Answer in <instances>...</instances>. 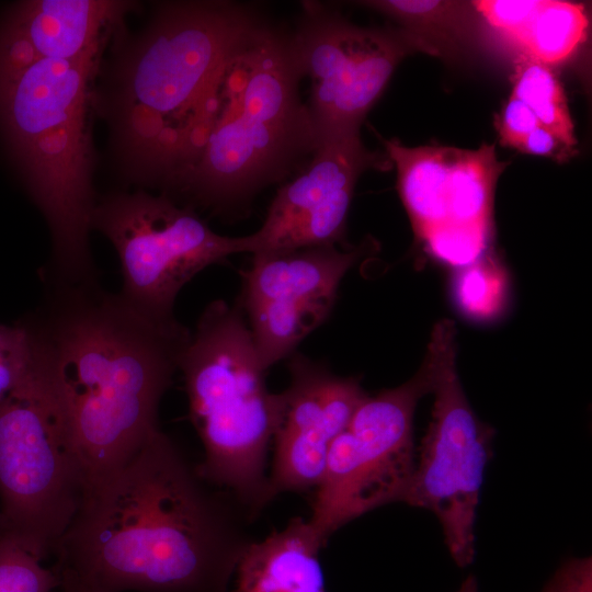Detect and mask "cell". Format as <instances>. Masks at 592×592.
<instances>
[{"label": "cell", "mask_w": 592, "mask_h": 592, "mask_svg": "<svg viewBox=\"0 0 592 592\" xmlns=\"http://www.w3.org/2000/svg\"><path fill=\"white\" fill-rule=\"evenodd\" d=\"M210 487L158 429L87 489L54 551L60 584L87 592H227L252 540L246 512Z\"/></svg>", "instance_id": "cell-1"}, {"label": "cell", "mask_w": 592, "mask_h": 592, "mask_svg": "<svg viewBox=\"0 0 592 592\" xmlns=\"http://www.w3.org/2000/svg\"><path fill=\"white\" fill-rule=\"evenodd\" d=\"M31 371L60 418L86 491L123 466L159 429L160 400L191 332L153 321L98 281L47 284L22 321Z\"/></svg>", "instance_id": "cell-2"}, {"label": "cell", "mask_w": 592, "mask_h": 592, "mask_svg": "<svg viewBox=\"0 0 592 592\" xmlns=\"http://www.w3.org/2000/svg\"><path fill=\"white\" fill-rule=\"evenodd\" d=\"M261 24L235 2H162L144 31L114 45L93 107L127 180L173 191L203 149L230 60Z\"/></svg>", "instance_id": "cell-3"}, {"label": "cell", "mask_w": 592, "mask_h": 592, "mask_svg": "<svg viewBox=\"0 0 592 592\" xmlns=\"http://www.w3.org/2000/svg\"><path fill=\"white\" fill-rule=\"evenodd\" d=\"M101 55L39 57L22 70L0 71V129L50 231L46 283L96 281L89 246L96 204L90 114Z\"/></svg>", "instance_id": "cell-4"}, {"label": "cell", "mask_w": 592, "mask_h": 592, "mask_svg": "<svg viewBox=\"0 0 592 592\" xmlns=\"http://www.w3.org/2000/svg\"><path fill=\"white\" fill-rule=\"evenodd\" d=\"M288 36L257 27L230 60L203 149L174 192L226 214L283 179L318 146Z\"/></svg>", "instance_id": "cell-5"}, {"label": "cell", "mask_w": 592, "mask_h": 592, "mask_svg": "<svg viewBox=\"0 0 592 592\" xmlns=\"http://www.w3.org/2000/svg\"><path fill=\"white\" fill-rule=\"evenodd\" d=\"M191 421L202 441L198 475L255 516L274 498L265 475L281 398L265 371L239 304L210 301L180 357Z\"/></svg>", "instance_id": "cell-6"}, {"label": "cell", "mask_w": 592, "mask_h": 592, "mask_svg": "<svg viewBox=\"0 0 592 592\" xmlns=\"http://www.w3.org/2000/svg\"><path fill=\"white\" fill-rule=\"evenodd\" d=\"M84 493L78 457L49 395L30 369L0 400L2 535L41 560L54 555Z\"/></svg>", "instance_id": "cell-7"}, {"label": "cell", "mask_w": 592, "mask_h": 592, "mask_svg": "<svg viewBox=\"0 0 592 592\" xmlns=\"http://www.w3.org/2000/svg\"><path fill=\"white\" fill-rule=\"evenodd\" d=\"M455 335L448 319L439 321L431 333L424 360L431 369L434 403L401 502L436 516L449 555L465 568L475 558L476 515L494 430L467 400L456 367Z\"/></svg>", "instance_id": "cell-8"}, {"label": "cell", "mask_w": 592, "mask_h": 592, "mask_svg": "<svg viewBox=\"0 0 592 592\" xmlns=\"http://www.w3.org/2000/svg\"><path fill=\"white\" fill-rule=\"evenodd\" d=\"M91 229L104 235L117 252L121 297L159 322L177 319L175 298L198 272L244 252L243 237L219 235L193 208L143 190L103 197L92 212Z\"/></svg>", "instance_id": "cell-9"}, {"label": "cell", "mask_w": 592, "mask_h": 592, "mask_svg": "<svg viewBox=\"0 0 592 592\" xmlns=\"http://www.w3.org/2000/svg\"><path fill=\"white\" fill-rule=\"evenodd\" d=\"M431 391L432 375L423 361L406 383L367 395L333 440L307 520L325 545L354 519L402 501L415 465L414 410Z\"/></svg>", "instance_id": "cell-10"}, {"label": "cell", "mask_w": 592, "mask_h": 592, "mask_svg": "<svg viewBox=\"0 0 592 592\" xmlns=\"http://www.w3.org/2000/svg\"><path fill=\"white\" fill-rule=\"evenodd\" d=\"M294 64L310 81L307 104L318 144L360 132L400 60L415 47L400 30L356 26L317 2H305L288 36Z\"/></svg>", "instance_id": "cell-11"}, {"label": "cell", "mask_w": 592, "mask_h": 592, "mask_svg": "<svg viewBox=\"0 0 592 592\" xmlns=\"http://www.w3.org/2000/svg\"><path fill=\"white\" fill-rule=\"evenodd\" d=\"M369 250L363 242L252 254L250 266L240 271L238 304L264 369L292 355L325 322L342 278Z\"/></svg>", "instance_id": "cell-12"}, {"label": "cell", "mask_w": 592, "mask_h": 592, "mask_svg": "<svg viewBox=\"0 0 592 592\" xmlns=\"http://www.w3.org/2000/svg\"><path fill=\"white\" fill-rule=\"evenodd\" d=\"M391 162L365 147L360 132L321 140L310 160L272 200L262 226L243 236L244 252H281L344 246L354 187L367 170Z\"/></svg>", "instance_id": "cell-13"}, {"label": "cell", "mask_w": 592, "mask_h": 592, "mask_svg": "<svg viewBox=\"0 0 592 592\" xmlns=\"http://www.w3.org/2000/svg\"><path fill=\"white\" fill-rule=\"evenodd\" d=\"M288 357L291 384L280 394L269 477L274 497L319 486L331 443L367 396L357 377L338 376L300 353Z\"/></svg>", "instance_id": "cell-14"}, {"label": "cell", "mask_w": 592, "mask_h": 592, "mask_svg": "<svg viewBox=\"0 0 592 592\" xmlns=\"http://www.w3.org/2000/svg\"><path fill=\"white\" fill-rule=\"evenodd\" d=\"M135 2L110 0L22 1L8 14L38 57L75 60L102 53Z\"/></svg>", "instance_id": "cell-15"}, {"label": "cell", "mask_w": 592, "mask_h": 592, "mask_svg": "<svg viewBox=\"0 0 592 592\" xmlns=\"http://www.w3.org/2000/svg\"><path fill=\"white\" fill-rule=\"evenodd\" d=\"M325 546L307 520L252 542L236 568L234 592H326L319 551Z\"/></svg>", "instance_id": "cell-16"}, {"label": "cell", "mask_w": 592, "mask_h": 592, "mask_svg": "<svg viewBox=\"0 0 592 592\" xmlns=\"http://www.w3.org/2000/svg\"><path fill=\"white\" fill-rule=\"evenodd\" d=\"M397 170L398 191L418 238L446 223V196L457 148L406 147L397 139L383 140Z\"/></svg>", "instance_id": "cell-17"}, {"label": "cell", "mask_w": 592, "mask_h": 592, "mask_svg": "<svg viewBox=\"0 0 592 592\" xmlns=\"http://www.w3.org/2000/svg\"><path fill=\"white\" fill-rule=\"evenodd\" d=\"M505 166L497 159L493 145L457 149L448 179L444 225L491 230L494 186Z\"/></svg>", "instance_id": "cell-18"}, {"label": "cell", "mask_w": 592, "mask_h": 592, "mask_svg": "<svg viewBox=\"0 0 592 592\" xmlns=\"http://www.w3.org/2000/svg\"><path fill=\"white\" fill-rule=\"evenodd\" d=\"M361 3L400 22L401 31L415 49L431 55H446L459 34L462 15L455 2L382 0Z\"/></svg>", "instance_id": "cell-19"}, {"label": "cell", "mask_w": 592, "mask_h": 592, "mask_svg": "<svg viewBox=\"0 0 592 592\" xmlns=\"http://www.w3.org/2000/svg\"><path fill=\"white\" fill-rule=\"evenodd\" d=\"M588 18L582 5L542 1L519 43L531 59L555 64L568 58L584 38Z\"/></svg>", "instance_id": "cell-20"}, {"label": "cell", "mask_w": 592, "mask_h": 592, "mask_svg": "<svg viewBox=\"0 0 592 592\" xmlns=\"http://www.w3.org/2000/svg\"><path fill=\"white\" fill-rule=\"evenodd\" d=\"M511 95L525 103L542 126L574 148L577 140L573 123L562 87L546 65L533 59L521 64L516 69Z\"/></svg>", "instance_id": "cell-21"}, {"label": "cell", "mask_w": 592, "mask_h": 592, "mask_svg": "<svg viewBox=\"0 0 592 592\" xmlns=\"http://www.w3.org/2000/svg\"><path fill=\"white\" fill-rule=\"evenodd\" d=\"M453 293L464 314L480 320L491 319L498 316L506 304V273L497 260L485 255L458 270Z\"/></svg>", "instance_id": "cell-22"}, {"label": "cell", "mask_w": 592, "mask_h": 592, "mask_svg": "<svg viewBox=\"0 0 592 592\" xmlns=\"http://www.w3.org/2000/svg\"><path fill=\"white\" fill-rule=\"evenodd\" d=\"M60 584L56 571L11 538L0 536V592H54Z\"/></svg>", "instance_id": "cell-23"}, {"label": "cell", "mask_w": 592, "mask_h": 592, "mask_svg": "<svg viewBox=\"0 0 592 592\" xmlns=\"http://www.w3.org/2000/svg\"><path fill=\"white\" fill-rule=\"evenodd\" d=\"M490 231L478 227L444 225L432 229L420 240L434 259L462 269L486 255Z\"/></svg>", "instance_id": "cell-24"}, {"label": "cell", "mask_w": 592, "mask_h": 592, "mask_svg": "<svg viewBox=\"0 0 592 592\" xmlns=\"http://www.w3.org/2000/svg\"><path fill=\"white\" fill-rule=\"evenodd\" d=\"M542 0H479L473 7L493 27L520 41Z\"/></svg>", "instance_id": "cell-25"}, {"label": "cell", "mask_w": 592, "mask_h": 592, "mask_svg": "<svg viewBox=\"0 0 592 592\" xmlns=\"http://www.w3.org/2000/svg\"><path fill=\"white\" fill-rule=\"evenodd\" d=\"M539 125L532 110L511 95L497 123L500 143L516 149L521 141Z\"/></svg>", "instance_id": "cell-26"}, {"label": "cell", "mask_w": 592, "mask_h": 592, "mask_svg": "<svg viewBox=\"0 0 592 592\" xmlns=\"http://www.w3.org/2000/svg\"><path fill=\"white\" fill-rule=\"evenodd\" d=\"M540 592H592L591 557L563 561Z\"/></svg>", "instance_id": "cell-27"}, {"label": "cell", "mask_w": 592, "mask_h": 592, "mask_svg": "<svg viewBox=\"0 0 592 592\" xmlns=\"http://www.w3.org/2000/svg\"><path fill=\"white\" fill-rule=\"evenodd\" d=\"M516 149L530 155L554 158L558 161L567 160L573 152V148H570L554 132L542 125L533 129Z\"/></svg>", "instance_id": "cell-28"}, {"label": "cell", "mask_w": 592, "mask_h": 592, "mask_svg": "<svg viewBox=\"0 0 592 592\" xmlns=\"http://www.w3.org/2000/svg\"><path fill=\"white\" fill-rule=\"evenodd\" d=\"M31 367L30 348L26 344L18 351L0 357V400L9 396L27 377Z\"/></svg>", "instance_id": "cell-29"}, {"label": "cell", "mask_w": 592, "mask_h": 592, "mask_svg": "<svg viewBox=\"0 0 592 592\" xmlns=\"http://www.w3.org/2000/svg\"><path fill=\"white\" fill-rule=\"evenodd\" d=\"M25 344V331L18 322L14 326L0 325V357L18 351Z\"/></svg>", "instance_id": "cell-30"}, {"label": "cell", "mask_w": 592, "mask_h": 592, "mask_svg": "<svg viewBox=\"0 0 592 592\" xmlns=\"http://www.w3.org/2000/svg\"><path fill=\"white\" fill-rule=\"evenodd\" d=\"M456 592H478V581L474 574H469Z\"/></svg>", "instance_id": "cell-31"}, {"label": "cell", "mask_w": 592, "mask_h": 592, "mask_svg": "<svg viewBox=\"0 0 592 592\" xmlns=\"http://www.w3.org/2000/svg\"><path fill=\"white\" fill-rule=\"evenodd\" d=\"M54 592H87L75 587L59 584V587Z\"/></svg>", "instance_id": "cell-32"}, {"label": "cell", "mask_w": 592, "mask_h": 592, "mask_svg": "<svg viewBox=\"0 0 592 592\" xmlns=\"http://www.w3.org/2000/svg\"><path fill=\"white\" fill-rule=\"evenodd\" d=\"M2 535L1 522H0V536Z\"/></svg>", "instance_id": "cell-33"}]
</instances>
